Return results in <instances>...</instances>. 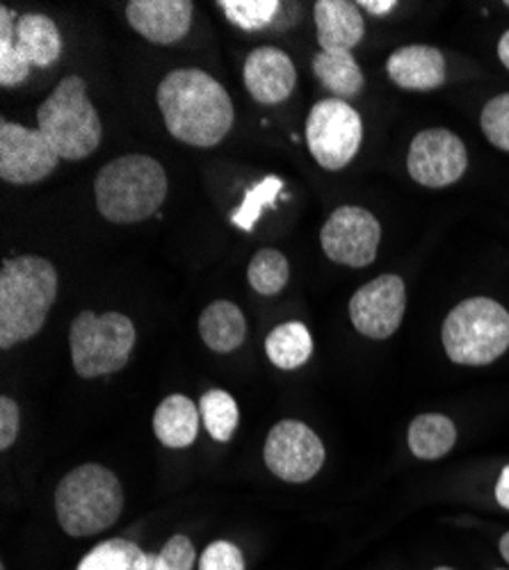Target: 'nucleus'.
<instances>
[{"label": "nucleus", "mask_w": 509, "mask_h": 570, "mask_svg": "<svg viewBox=\"0 0 509 570\" xmlns=\"http://www.w3.org/2000/svg\"><path fill=\"white\" fill-rule=\"evenodd\" d=\"M158 108L172 137L208 149L234 128V104L226 89L202 69H176L158 85Z\"/></svg>", "instance_id": "obj_1"}, {"label": "nucleus", "mask_w": 509, "mask_h": 570, "mask_svg": "<svg viewBox=\"0 0 509 570\" xmlns=\"http://www.w3.org/2000/svg\"><path fill=\"white\" fill-rule=\"evenodd\" d=\"M58 297V272L39 256L6 261L0 269V347L37 336Z\"/></svg>", "instance_id": "obj_2"}, {"label": "nucleus", "mask_w": 509, "mask_h": 570, "mask_svg": "<svg viewBox=\"0 0 509 570\" xmlns=\"http://www.w3.org/2000/svg\"><path fill=\"white\" fill-rule=\"evenodd\" d=\"M97 208L112 224H135L158 213L167 197V174L149 156L130 154L108 163L95 183Z\"/></svg>", "instance_id": "obj_3"}, {"label": "nucleus", "mask_w": 509, "mask_h": 570, "mask_svg": "<svg viewBox=\"0 0 509 570\" xmlns=\"http://www.w3.org/2000/svg\"><path fill=\"white\" fill-rule=\"evenodd\" d=\"M60 528L69 537H95L112 528L124 511V491L117 474L99 463L74 468L56 491Z\"/></svg>", "instance_id": "obj_4"}, {"label": "nucleus", "mask_w": 509, "mask_h": 570, "mask_svg": "<svg viewBox=\"0 0 509 570\" xmlns=\"http://www.w3.org/2000/svg\"><path fill=\"white\" fill-rule=\"evenodd\" d=\"M37 130L65 160H82L101 145V117L80 76H67L37 110Z\"/></svg>", "instance_id": "obj_5"}, {"label": "nucleus", "mask_w": 509, "mask_h": 570, "mask_svg": "<svg viewBox=\"0 0 509 570\" xmlns=\"http://www.w3.org/2000/svg\"><path fill=\"white\" fill-rule=\"evenodd\" d=\"M441 338L452 363L489 365L509 347V313L489 297L464 299L446 317Z\"/></svg>", "instance_id": "obj_6"}, {"label": "nucleus", "mask_w": 509, "mask_h": 570, "mask_svg": "<svg viewBox=\"0 0 509 570\" xmlns=\"http://www.w3.org/2000/svg\"><path fill=\"white\" fill-rule=\"evenodd\" d=\"M135 324L121 313H80L69 331V347L76 372L97 379L119 372L135 347Z\"/></svg>", "instance_id": "obj_7"}, {"label": "nucleus", "mask_w": 509, "mask_h": 570, "mask_svg": "<svg viewBox=\"0 0 509 570\" xmlns=\"http://www.w3.org/2000/svg\"><path fill=\"white\" fill-rule=\"evenodd\" d=\"M363 121L361 115L341 99L317 101L306 119V145L315 163L339 171L348 167L361 149Z\"/></svg>", "instance_id": "obj_8"}, {"label": "nucleus", "mask_w": 509, "mask_h": 570, "mask_svg": "<svg viewBox=\"0 0 509 570\" xmlns=\"http://www.w3.org/2000/svg\"><path fill=\"white\" fill-rule=\"evenodd\" d=\"M263 456L276 478L288 484H304L320 472L327 454L311 426L297 420H282L270 430Z\"/></svg>", "instance_id": "obj_9"}, {"label": "nucleus", "mask_w": 509, "mask_h": 570, "mask_svg": "<svg viewBox=\"0 0 509 570\" xmlns=\"http://www.w3.org/2000/svg\"><path fill=\"white\" fill-rule=\"evenodd\" d=\"M320 243L325 254L345 267H368L375 263L382 226L378 217L361 206H341L320 230Z\"/></svg>", "instance_id": "obj_10"}, {"label": "nucleus", "mask_w": 509, "mask_h": 570, "mask_svg": "<svg viewBox=\"0 0 509 570\" xmlns=\"http://www.w3.org/2000/svg\"><path fill=\"white\" fill-rule=\"evenodd\" d=\"M467 167V147L452 130L430 128L421 130L411 139L407 169L409 176L419 185L432 189L448 187L464 176Z\"/></svg>", "instance_id": "obj_11"}, {"label": "nucleus", "mask_w": 509, "mask_h": 570, "mask_svg": "<svg viewBox=\"0 0 509 570\" xmlns=\"http://www.w3.org/2000/svg\"><path fill=\"white\" fill-rule=\"evenodd\" d=\"M60 163L58 151L41 130L0 121V178L12 185H32L49 178Z\"/></svg>", "instance_id": "obj_12"}, {"label": "nucleus", "mask_w": 509, "mask_h": 570, "mask_svg": "<svg viewBox=\"0 0 509 570\" xmlns=\"http://www.w3.org/2000/svg\"><path fill=\"white\" fill-rule=\"evenodd\" d=\"M407 311L404 281L395 274H382L352 295L350 320L361 336L373 341L391 338Z\"/></svg>", "instance_id": "obj_13"}, {"label": "nucleus", "mask_w": 509, "mask_h": 570, "mask_svg": "<svg viewBox=\"0 0 509 570\" xmlns=\"http://www.w3.org/2000/svg\"><path fill=\"white\" fill-rule=\"evenodd\" d=\"M195 6L190 0H130L126 19L137 35L151 43L169 46L190 32Z\"/></svg>", "instance_id": "obj_14"}, {"label": "nucleus", "mask_w": 509, "mask_h": 570, "mask_svg": "<svg viewBox=\"0 0 509 570\" xmlns=\"http://www.w3.org/2000/svg\"><path fill=\"white\" fill-rule=\"evenodd\" d=\"M245 87L263 106H276L286 101L297 82V71L293 60L274 46H261L247 56L245 69Z\"/></svg>", "instance_id": "obj_15"}, {"label": "nucleus", "mask_w": 509, "mask_h": 570, "mask_svg": "<svg viewBox=\"0 0 509 570\" xmlns=\"http://www.w3.org/2000/svg\"><path fill=\"white\" fill-rule=\"evenodd\" d=\"M389 78L411 91L439 89L446 82V58L434 46L411 43L393 51L386 60Z\"/></svg>", "instance_id": "obj_16"}, {"label": "nucleus", "mask_w": 509, "mask_h": 570, "mask_svg": "<svg viewBox=\"0 0 509 570\" xmlns=\"http://www.w3.org/2000/svg\"><path fill=\"white\" fill-rule=\"evenodd\" d=\"M313 19L320 51H352L365 35L359 3L350 0H317Z\"/></svg>", "instance_id": "obj_17"}, {"label": "nucleus", "mask_w": 509, "mask_h": 570, "mask_svg": "<svg viewBox=\"0 0 509 570\" xmlns=\"http://www.w3.org/2000/svg\"><path fill=\"white\" fill-rule=\"evenodd\" d=\"M202 413L197 404L185 395H169L154 413V434L172 450L190 448L199 436Z\"/></svg>", "instance_id": "obj_18"}, {"label": "nucleus", "mask_w": 509, "mask_h": 570, "mask_svg": "<svg viewBox=\"0 0 509 570\" xmlns=\"http://www.w3.org/2000/svg\"><path fill=\"white\" fill-rule=\"evenodd\" d=\"M199 334L208 350L215 354L236 352L247 336V322L243 311L231 302H213L199 317Z\"/></svg>", "instance_id": "obj_19"}, {"label": "nucleus", "mask_w": 509, "mask_h": 570, "mask_svg": "<svg viewBox=\"0 0 509 570\" xmlns=\"http://www.w3.org/2000/svg\"><path fill=\"white\" fill-rule=\"evenodd\" d=\"M17 43L32 67H51L62 56V35L43 14H23L17 21Z\"/></svg>", "instance_id": "obj_20"}, {"label": "nucleus", "mask_w": 509, "mask_h": 570, "mask_svg": "<svg viewBox=\"0 0 509 570\" xmlns=\"http://www.w3.org/2000/svg\"><path fill=\"white\" fill-rule=\"evenodd\" d=\"M313 73L341 101L354 99L365 82L352 51H320L313 58Z\"/></svg>", "instance_id": "obj_21"}, {"label": "nucleus", "mask_w": 509, "mask_h": 570, "mask_svg": "<svg viewBox=\"0 0 509 570\" xmlns=\"http://www.w3.org/2000/svg\"><path fill=\"white\" fill-rule=\"evenodd\" d=\"M457 443V426L441 413H423L409 424V450L423 461L446 456Z\"/></svg>", "instance_id": "obj_22"}, {"label": "nucleus", "mask_w": 509, "mask_h": 570, "mask_svg": "<svg viewBox=\"0 0 509 570\" xmlns=\"http://www.w3.org/2000/svg\"><path fill=\"white\" fill-rule=\"evenodd\" d=\"M265 354L280 370H297L313 354V338L302 322L280 324L265 338Z\"/></svg>", "instance_id": "obj_23"}, {"label": "nucleus", "mask_w": 509, "mask_h": 570, "mask_svg": "<svg viewBox=\"0 0 509 570\" xmlns=\"http://www.w3.org/2000/svg\"><path fill=\"white\" fill-rule=\"evenodd\" d=\"M76 570H154V554L126 539H110L89 550Z\"/></svg>", "instance_id": "obj_24"}, {"label": "nucleus", "mask_w": 509, "mask_h": 570, "mask_svg": "<svg viewBox=\"0 0 509 570\" xmlns=\"http://www.w3.org/2000/svg\"><path fill=\"white\" fill-rule=\"evenodd\" d=\"M199 413H202V422L206 426V432L211 434V439H215L217 443H228L234 439L236 430H238V404L236 400L231 397L226 391L213 389L208 393L202 395L199 400Z\"/></svg>", "instance_id": "obj_25"}, {"label": "nucleus", "mask_w": 509, "mask_h": 570, "mask_svg": "<svg viewBox=\"0 0 509 570\" xmlns=\"http://www.w3.org/2000/svg\"><path fill=\"white\" fill-rule=\"evenodd\" d=\"M247 278H249V285L258 295H265V297L280 295L291 281L288 258L276 249H261L249 261Z\"/></svg>", "instance_id": "obj_26"}, {"label": "nucleus", "mask_w": 509, "mask_h": 570, "mask_svg": "<svg viewBox=\"0 0 509 570\" xmlns=\"http://www.w3.org/2000/svg\"><path fill=\"white\" fill-rule=\"evenodd\" d=\"M17 26L12 12L3 6L0 8V85L17 87L30 73V62L17 43Z\"/></svg>", "instance_id": "obj_27"}, {"label": "nucleus", "mask_w": 509, "mask_h": 570, "mask_svg": "<svg viewBox=\"0 0 509 570\" xmlns=\"http://www.w3.org/2000/svg\"><path fill=\"white\" fill-rule=\"evenodd\" d=\"M217 6L243 30H263L282 12L280 0H219Z\"/></svg>", "instance_id": "obj_28"}, {"label": "nucleus", "mask_w": 509, "mask_h": 570, "mask_svg": "<svg viewBox=\"0 0 509 570\" xmlns=\"http://www.w3.org/2000/svg\"><path fill=\"white\" fill-rule=\"evenodd\" d=\"M284 189V180L280 176H267L263 178L258 185H254L252 189H247V195L243 199V206L234 213L231 222H234L238 228L243 230H254L256 222L261 219L263 210L267 206L274 204V199L280 197V193Z\"/></svg>", "instance_id": "obj_29"}, {"label": "nucleus", "mask_w": 509, "mask_h": 570, "mask_svg": "<svg viewBox=\"0 0 509 570\" xmlns=\"http://www.w3.org/2000/svg\"><path fill=\"white\" fill-rule=\"evenodd\" d=\"M480 126L496 149L509 154V91L487 101Z\"/></svg>", "instance_id": "obj_30"}, {"label": "nucleus", "mask_w": 509, "mask_h": 570, "mask_svg": "<svg viewBox=\"0 0 509 570\" xmlns=\"http://www.w3.org/2000/svg\"><path fill=\"white\" fill-rule=\"evenodd\" d=\"M197 561L195 546L188 537L176 534L172 537L165 548L154 554V570H193Z\"/></svg>", "instance_id": "obj_31"}, {"label": "nucleus", "mask_w": 509, "mask_h": 570, "mask_svg": "<svg viewBox=\"0 0 509 570\" xmlns=\"http://www.w3.org/2000/svg\"><path fill=\"white\" fill-rule=\"evenodd\" d=\"M199 570H245V557L231 541H215L204 550Z\"/></svg>", "instance_id": "obj_32"}, {"label": "nucleus", "mask_w": 509, "mask_h": 570, "mask_svg": "<svg viewBox=\"0 0 509 570\" xmlns=\"http://www.w3.org/2000/svg\"><path fill=\"white\" fill-rule=\"evenodd\" d=\"M19 436V406L12 397H0V450H10Z\"/></svg>", "instance_id": "obj_33"}, {"label": "nucleus", "mask_w": 509, "mask_h": 570, "mask_svg": "<svg viewBox=\"0 0 509 570\" xmlns=\"http://www.w3.org/2000/svg\"><path fill=\"white\" fill-rule=\"evenodd\" d=\"M395 6H398L395 0H361V3H359V8H363L365 12L375 14V17H384V14H389Z\"/></svg>", "instance_id": "obj_34"}, {"label": "nucleus", "mask_w": 509, "mask_h": 570, "mask_svg": "<svg viewBox=\"0 0 509 570\" xmlns=\"http://www.w3.org/2000/svg\"><path fill=\"white\" fill-rule=\"evenodd\" d=\"M496 500L502 509H509V465H505L500 472V480L496 484Z\"/></svg>", "instance_id": "obj_35"}, {"label": "nucleus", "mask_w": 509, "mask_h": 570, "mask_svg": "<svg viewBox=\"0 0 509 570\" xmlns=\"http://www.w3.org/2000/svg\"><path fill=\"white\" fill-rule=\"evenodd\" d=\"M498 58L505 65V69H509V30L498 41Z\"/></svg>", "instance_id": "obj_36"}, {"label": "nucleus", "mask_w": 509, "mask_h": 570, "mask_svg": "<svg viewBox=\"0 0 509 570\" xmlns=\"http://www.w3.org/2000/svg\"><path fill=\"white\" fill-rule=\"evenodd\" d=\"M500 554L505 557V561L509 563V532L500 539Z\"/></svg>", "instance_id": "obj_37"}, {"label": "nucleus", "mask_w": 509, "mask_h": 570, "mask_svg": "<svg viewBox=\"0 0 509 570\" xmlns=\"http://www.w3.org/2000/svg\"><path fill=\"white\" fill-rule=\"evenodd\" d=\"M434 570H452V568H434Z\"/></svg>", "instance_id": "obj_38"}, {"label": "nucleus", "mask_w": 509, "mask_h": 570, "mask_svg": "<svg viewBox=\"0 0 509 570\" xmlns=\"http://www.w3.org/2000/svg\"><path fill=\"white\" fill-rule=\"evenodd\" d=\"M505 8H509V0H507V3H505Z\"/></svg>", "instance_id": "obj_39"}, {"label": "nucleus", "mask_w": 509, "mask_h": 570, "mask_svg": "<svg viewBox=\"0 0 509 570\" xmlns=\"http://www.w3.org/2000/svg\"><path fill=\"white\" fill-rule=\"evenodd\" d=\"M0 570H6V568H0Z\"/></svg>", "instance_id": "obj_40"}]
</instances>
